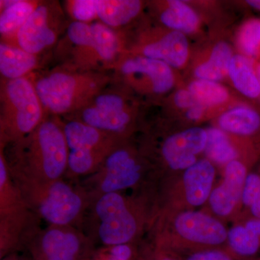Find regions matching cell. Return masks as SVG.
Listing matches in <instances>:
<instances>
[{"mask_svg": "<svg viewBox=\"0 0 260 260\" xmlns=\"http://www.w3.org/2000/svg\"><path fill=\"white\" fill-rule=\"evenodd\" d=\"M97 237L105 246L131 244L140 228L134 205L120 192L107 193L92 201Z\"/></svg>", "mask_w": 260, "mask_h": 260, "instance_id": "7", "label": "cell"}, {"mask_svg": "<svg viewBox=\"0 0 260 260\" xmlns=\"http://www.w3.org/2000/svg\"><path fill=\"white\" fill-rule=\"evenodd\" d=\"M185 260H235L229 252L218 249H208L191 252Z\"/></svg>", "mask_w": 260, "mask_h": 260, "instance_id": "32", "label": "cell"}, {"mask_svg": "<svg viewBox=\"0 0 260 260\" xmlns=\"http://www.w3.org/2000/svg\"><path fill=\"white\" fill-rule=\"evenodd\" d=\"M68 25L64 10L58 2L41 1L19 30L14 44L39 56L56 44Z\"/></svg>", "mask_w": 260, "mask_h": 260, "instance_id": "10", "label": "cell"}, {"mask_svg": "<svg viewBox=\"0 0 260 260\" xmlns=\"http://www.w3.org/2000/svg\"><path fill=\"white\" fill-rule=\"evenodd\" d=\"M219 124L234 134L249 135L259 129L260 115L250 108H234L220 116Z\"/></svg>", "mask_w": 260, "mask_h": 260, "instance_id": "22", "label": "cell"}, {"mask_svg": "<svg viewBox=\"0 0 260 260\" xmlns=\"http://www.w3.org/2000/svg\"><path fill=\"white\" fill-rule=\"evenodd\" d=\"M96 0H69L65 2L67 13L73 21L92 23L98 21Z\"/></svg>", "mask_w": 260, "mask_h": 260, "instance_id": "29", "label": "cell"}, {"mask_svg": "<svg viewBox=\"0 0 260 260\" xmlns=\"http://www.w3.org/2000/svg\"><path fill=\"white\" fill-rule=\"evenodd\" d=\"M1 260H21L20 259V257L18 255H17L16 253L15 254H10V255H8L5 256L4 258L1 259Z\"/></svg>", "mask_w": 260, "mask_h": 260, "instance_id": "39", "label": "cell"}, {"mask_svg": "<svg viewBox=\"0 0 260 260\" xmlns=\"http://www.w3.org/2000/svg\"><path fill=\"white\" fill-rule=\"evenodd\" d=\"M229 74L234 86L243 95L249 99L259 96V82L250 59L243 55L233 56Z\"/></svg>", "mask_w": 260, "mask_h": 260, "instance_id": "21", "label": "cell"}, {"mask_svg": "<svg viewBox=\"0 0 260 260\" xmlns=\"http://www.w3.org/2000/svg\"><path fill=\"white\" fill-rule=\"evenodd\" d=\"M174 229L181 239L191 245H221L227 241L228 232L216 219L200 212L187 211L179 214L174 220Z\"/></svg>", "mask_w": 260, "mask_h": 260, "instance_id": "13", "label": "cell"}, {"mask_svg": "<svg viewBox=\"0 0 260 260\" xmlns=\"http://www.w3.org/2000/svg\"><path fill=\"white\" fill-rule=\"evenodd\" d=\"M233 56L231 48L225 43L216 44L210 59L195 70V75L201 80L217 81L229 73Z\"/></svg>", "mask_w": 260, "mask_h": 260, "instance_id": "23", "label": "cell"}, {"mask_svg": "<svg viewBox=\"0 0 260 260\" xmlns=\"http://www.w3.org/2000/svg\"><path fill=\"white\" fill-rule=\"evenodd\" d=\"M174 103L179 108H190L199 105L189 90H180L174 95Z\"/></svg>", "mask_w": 260, "mask_h": 260, "instance_id": "33", "label": "cell"}, {"mask_svg": "<svg viewBox=\"0 0 260 260\" xmlns=\"http://www.w3.org/2000/svg\"><path fill=\"white\" fill-rule=\"evenodd\" d=\"M215 171L208 160L197 161L186 169L183 177L186 201L192 206H200L209 200Z\"/></svg>", "mask_w": 260, "mask_h": 260, "instance_id": "17", "label": "cell"}, {"mask_svg": "<svg viewBox=\"0 0 260 260\" xmlns=\"http://www.w3.org/2000/svg\"><path fill=\"white\" fill-rule=\"evenodd\" d=\"M136 251L132 244L94 249L85 260H136Z\"/></svg>", "mask_w": 260, "mask_h": 260, "instance_id": "30", "label": "cell"}, {"mask_svg": "<svg viewBox=\"0 0 260 260\" xmlns=\"http://www.w3.org/2000/svg\"><path fill=\"white\" fill-rule=\"evenodd\" d=\"M63 118L81 121L121 138L131 124L133 114L125 96L112 83L83 109Z\"/></svg>", "mask_w": 260, "mask_h": 260, "instance_id": "9", "label": "cell"}, {"mask_svg": "<svg viewBox=\"0 0 260 260\" xmlns=\"http://www.w3.org/2000/svg\"><path fill=\"white\" fill-rule=\"evenodd\" d=\"M136 260H150V257H138V259Z\"/></svg>", "mask_w": 260, "mask_h": 260, "instance_id": "41", "label": "cell"}, {"mask_svg": "<svg viewBox=\"0 0 260 260\" xmlns=\"http://www.w3.org/2000/svg\"><path fill=\"white\" fill-rule=\"evenodd\" d=\"M168 5L169 7L160 15L161 23L177 31H194L199 23V18L194 10L177 0L168 2Z\"/></svg>", "mask_w": 260, "mask_h": 260, "instance_id": "24", "label": "cell"}, {"mask_svg": "<svg viewBox=\"0 0 260 260\" xmlns=\"http://www.w3.org/2000/svg\"><path fill=\"white\" fill-rule=\"evenodd\" d=\"M48 115L65 117L78 112L113 83L112 73L63 65L34 80Z\"/></svg>", "mask_w": 260, "mask_h": 260, "instance_id": "2", "label": "cell"}, {"mask_svg": "<svg viewBox=\"0 0 260 260\" xmlns=\"http://www.w3.org/2000/svg\"><path fill=\"white\" fill-rule=\"evenodd\" d=\"M95 3L99 21L114 30L129 23L143 8V3L138 0H96Z\"/></svg>", "mask_w": 260, "mask_h": 260, "instance_id": "20", "label": "cell"}, {"mask_svg": "<svg viewBox=\"0 0 260 260\" xmlns=\"http://www.w3.org/2000/svg\"><path fill=\"white\" fill-rule=\"evenodd\" d=\"M250 210L251 215H253L254 218H260V194L255 200L254 203L251 205Z\"/></svg>", "mask_w": 260, "mask_h": 260, "instance_id": "37", "label": "cell"}, {"mask_svg": "<svg viewBox=\"0 0 260 260\" xmlns=\"http://www.w3.org/2000/svg\"><path fill=\"white\" fill-rule=\"evenodd\" d=\"M246 3L254 9L260 10V0H251V1L249 0Z\"/></svg>", "mask_w": 260, "mask_h": 260, "instance_id": "38", "label": "cell"}, {"mask_svg": "<svg viewBox=\"0 0 260 260\" xmlns=\"http://www.w3.org/2000/svg\"><path fill=\"white\" fill-rule=\"evenodd\" d=\"M256 75H257L258 80H259V85H260V62L259 64H258L257 68H256Z\"/></svg>", "mask_w": 260, "mask_h": 260, "instance_id": "40", "label": "cell"}, {"mask_svg": "<svg viewBox=\"0 0 260 260\" xmlns=\"http://www.w3.org/2000/svg\"><path fill=\"white\" fill-rule=\"evenodd\" d=\"M0 150L11 174L53 181L68 172L69 148L58 116L47 115L30 134Z\"/></svg>", "mask_w": 260, "mask_h": 260, "instance_id": "1", "label": "cell"}, {"mask_svg": "<svg viewBox=\"0 0 260 260\" xmlns=\"http://www.w3.org/2000/svg\"><path fill=\"white\" fill-rule=\"evenodd\" d=\"M130 84L147 89L152 93H167L174 85L170 66L158 59L138 55L121 56L112 71Z\"/></svg>", "mask_w": 260, "mask_h": 260, "instance_id": "12", "label": "cell"}, {"mask_svg": "<svg viewBox=\"0 0 260 260\" xmlns=\"http://www.w3.org/2000/svg\"><path fill=\"white\" fill-rule=\"evenodd\" d=\"M255 260H260V259H255Z\"/></svg>", "mask_w": 260, "mask_h": 260, "instance_id": "42", "label": "cell"}, {"mask_svg": "<svg viewBox=\"0 0 260 260\" xmlns=\"http://www.w3.org/2000/svg\"><path fill=\"white\" fill-rule=\"evenodd\" d=\"M34 0H1L0 34L2 41L14 44L15 37L30 15L40 4Z\"/></svg>", "mask_w": 260, "mask_h": 260, "instance_id": "18", "label": "cell"}, {"mask_svg": "<svg viewBox=\"0 0 260 260\" xmlns=\"http://www.w3.org/2000/svg\"><path fill=\"white\" fill-rule=\"evenodd\" d=\"M143 168L133 151L121 143L109 154L100 169L92 174L86 189L92 201L107 193L120 192L139 183Z\"/></svg>", "mask_w": 260, "mask_h": 260, "instance_id": "11", "label": "cell"}, {"mask_svg": "<svg viewBox=\"0 0 260 260\" xmlns=\"http://www.w3.org/2000/svg\"><path fill=\"white\" fill-rule=\"evenodd\" d=\"M247 175L242 162L234 160L226 164L223 182L213 189L208 200L214 213L220 216H226L232 213L242 200Z\"/></svg>", "mask_w": 260, "mask_h": 260, "instance_id": "15", "label": "cell"}, {"mask_svg": "<svg viewBox=\"0 0 260 260\" xmlns=\"http://www.w3.org/2000/svg\"><path fill=\"white\" fill-rule=\"evenodd\" d=\"M203 108L204 107L202 106L197 105L188 109L187 113H186L188 119H191V120L199 119L203 115Z\"/></svg>", "mask_w": 260, "mask_h": 260, "instance_id": "36", "label": "cell"}, {"mask_svg": "<svg viewBox=\"0 0 260 260\" xmlns=\"http://www.w3.org/2000/svg\"><path fill=\"white\" fill-rule=\"evenodd\" d=\"M47 115L34 80L28 77L15 80L1 79V148L30 134Z\"/></svg>", "mask_w": 260, "mask_h": 260, "instance_id": "4", "label": "cell"}, {"mask_svg": "<svg viewBox=\"0 0 260 260\" xmlns=\"http://www.w3.org/2000/svg\"><path fill=\"white\" fill-rule=\"evenodd\" d=\"M62 121V120H61ZM68 148V172L74 177L92 175L121 143V138L75 119L62 121Z\"/></svg>", "mask_w": 260, "mask_h": 260, "instance_id": "6", "label": "cell"}, {"mask_svg": "<svg viewBox=\"0 0 260 260\" xmlns=\"http://www.w3.org/2000/svg\"><path fill=\"white\" fill-rule=\"evenodd\" d=\"M39 217L29 208L0 150V257L25 249L40 232Z\"/></svg>", "mask_w": 260, "mask_h": 260, "instance_id": "5", "label": "cell"}, {"mask_svg": "<svg viewBox=\"0 0 260 260\" xmlns=\"http://www.w3.org/2000/svg\"><path fill=\"white\" fill-rule=\"evenodd\" d=\"M150 258V260H181L177 257V255L173 254L172 251L160 247H158L154 251Z\"/></svg>", "mask_w": 260, "mask_h": 260, "instance_id": "34", "label": "cell"}, {"mask_svg": "<svg viewBox=\"0 0 260 260\" xmlns=\"http://www.w3.org/2000/svg\"><path fill=\"white\" fill-rule=\"evenodd\" d=\"M260 194V175L257 174H248L244 183L242 195L243 204L250 208L254 200Z\"/></svg>", "mask_w": 260, "mask_h": 260, "instance_id": "31", "label": "cell"}, {"mask_svg": "<svg viewBox=\"0 0 260 260\" xmlns=\"http://www.w3.org/2000/svg\"><path fill=\"white\" fill-rule=\"evenodd\" d=\"M10 175L29 208L49 225L75 227L91 205V198L85 188L73 186L63 178L42 181Z\"/></svg>", "mask_w": 260, "mask_h": 260, "instance_id": "3", "label": "cell"}, {"mask_svg": "<svg viewBox=\"0 0 260 260\" xmlns=\"http://www.w3.org/2000/svg\"><path fill=\"white\" fill-rule=\"evenodd\" d=\"M244 226L260 238V218H254L249 219L244 224Z\"/></svg>", "mask_w": 260, "mask_h": 260, "instance_id": "35", "label": "cell"}, {"mask_svg": "<svg viewBox=\"0 0 260 260\" xmlns=\"http://www.w3.org/2000/svg\"><path fill=\"white\" fill-rule=\"evenodd\" d=\"M39 56L15 44L0 43V73L2 80L25 78L39 66Z\"/></svg>", "mask_w": 260, "mask_h": 260, "instance_id": "19", "label": "cell"}, {"mask_svg": "<svg viewBox=\"0 0 260 260\" xmlns=\"http://www.w3.org/2000/svg\"><path fill=\"white\" fill-rule=\"evenodd\" d=\"M239 47L246 56L254 57L260 50V20L254 19L246 22L239 32Z\"/></svg>", "mask_w": 260, "mask_h": 260, "instance_id": "28", "label": "cell"}, {"mask_svg": "<svg viewBox=\"0 0 260 260\" xmlns=\"http://www.w3.org/2000/svg\"><path fill=\"white\" fill-rule=\"evenodd\" d=\"M189 90L203 107L222 104L229 98L226 89L211 80H195L189 85Z\"/></svg>", "mask_w": 260, "mask_h": 260, "instance_id": "27", "label": "cell"}, {"mask_svg": "<svg viewBox=\"0 0 260 260\" xmlns=\"http://www.w3.org/2000/svg\"><path fill=\"white\" fill-rule=\"evenodd\" d=\"M207 131L194 127L168 138L162 145V158L171 169L183 170L197 162L198 153L205 150Z\"/></svg>", "mask_w": 260, "mask_h": 260, "instance_id": "14", "label": "cell"}, {"mask_svg": "<svg viewBox=\"0 0 260 260\" xmlns=\"http://www.w3.org/2000/svg\"><path fill=\"white\" fill-rule=\"evenodd\" d=\"M205 151L210 160L218 164H229L237 157V151L231 144L226 135L215 128L207 131Z\"/></svg>", "mask_w": 260, "mask_h": 260, "instance_id": "26", "label": "cell"}, {"mask_svg": "<svg viewBox=\"0 0 260 260\" xmlns=\"http://www.w3.org/2000/svg\"><path fill=\"white\" fill-rule=\"evenodd\" d=\"M189 47L185 36L177 30L147 42L140 49V55L158 59L174 68H179L186 62Z\"/></svg>", "mask_w": 260, "mask_h": 260, "instance_id": "16", "label": "cell"}, {"mask_svg": "<svg viewBox=\"0 0 260 260\" xmlns=\"http://www.w3.org/2000/svg\"><path fill=\"white\" fill-rule=\"evenodd\" d=\"M230 252L235 259H248L257 255L260 251V238L248 230L244 225L233 227L228 232Z\"/></svg>", "mask_w": 260, "mask_h": 260, "instance_id": "25", "label": "cell"}, {"mask_svg": "<svg viewBox=\"0 0 260 260\" xmlns=\"http://www.w3.org/2000/svg\"><path fill=\"white\" fill-rule=\"evenodd\" d=\"M94 249L93 241L76 228L49 225L25 249L28 260H85Z\"/></svg>", "mask_w": 260, "mask_h": 260, "instance_id": "8", "label": "cell"}]
</instances>
